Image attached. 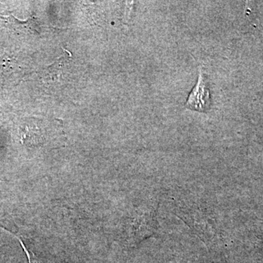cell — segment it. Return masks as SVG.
Instances as JSON below:
<instances>
[{
  "label": "cell",
  "mask_w": 263,
  "mask_h": 263,
  "mask_svg": "<svg viewBox=\"0 0 263 263\" xmlns=\"http://www.w3.org/2000/svg\"><path fill=\"white\" fill-rule=\"evenodd\" d=\"M211 106L210 91L206 76L200 70L198 81L186 100V108L198 112H206Z\"/></svg>",
  "instance_id": "1"
},
{
  "label": "cell",
  "mask_w": 263,
  "mask_h": 263,
  "mask_svg": "<svg viewBox=\"0 0 263 263\" xmlns=\"http://www.w3.org/2000/svg\"><path fill=\"white\" fill-rule=\"evenodd\" d=\"M42 122H28L20 128L22 143L27 146H38L46 142V127Z\"/></svg>",
  "instance_id": "2"
},
{
  "label": "cell",
  "mask_w": 263,
  "mask_h": 263,
  "mask_svg": "<svg viewBox=\"0 0 263 263\" xmlns=\"http://www.w3.org/2000/svg\"><path fill=\"white\" fill-rule=\"evenodd\" d=\"M151 226V219L146 215L138 216L134 219L130 224L131 239L134 240H140L146 236L147 233H149Z\"/></svg>",
  "instance_id": "3"
},
{
  "label": "cell",
  "mask_w": 263,
  "mask_h": 263,
  "mask_svg": "<svg viewBox=\"0 0 263 263\" xmlns=\"http://www.w3.org/2000/svg\"><path fill=\"white\" fill-rule=\"evenodd\" d=\"M16 238L19 240V242H20L22 248L24 249V252H25L26 254H27V258L29 259V263H41V262H40V259L37 258V256H35V254H33L32 252H30L29 249L26 248L24 242L20 239V238L18 236H16Z\"/></svg>",
  "instance_id": "4"
}]
</instances>
